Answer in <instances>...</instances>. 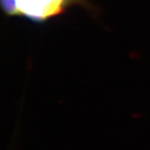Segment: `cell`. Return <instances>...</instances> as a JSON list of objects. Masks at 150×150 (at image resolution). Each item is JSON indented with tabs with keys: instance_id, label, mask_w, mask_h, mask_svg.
<instances>
[{
	"instance_id": "1",
	"label": "cell",
	"mask_w": 150,
	"mask_h": 150,
	"mask_svg": "<svg viewBox=\"0 0 150 150\" xmlns=\"http://www.w3.org/2000/svg\"><path fill=\"white\" fill-rule=\"evenodd\" d=\"M68 0H16L19 14L35 20H45L59 14Z\"/></svg>"
},
{
	"instance_id": "2",
	"label": "cell",
	"mask_w": 150,
	"mask_h": 150,
	"mask_svg": "<svg viewBox=\"0 0 150 150\" xmlns=\"http://www.w3.org/2000/svg\"><path fill=\"white\" fill-rule=\"evenodd\" d=\"M3 9L7 15L13 16L19 14L16 0H1Z\"/></svg>"
}]
</instances>
